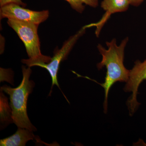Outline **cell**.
Segmentation results:
<instances>
[{
  "mask_svg": "<svg viewBox=\"0 0 146 146\" xmlns=\"http://www.w3.org/2000/svg\"><path fill=\"white\" fill-rule=\"evenodd\" d=\"M11 3L17 4L23 7H25L27 5L26 4L23 2L22 0H0L1 7L5 5H6Z\"/></svg>",
  "mask_w": 146,
  "mask_h": 146,
  "instance_id": "11",
  "label": "cell"
},
{
  "mask_svg": "<svg viewBox=\"0 0 146 146\" xmlns=\"http://www.w3.org/2000/svg\"><path fill=\"white\" fill-rule=\"evenodd\" d=\"M146 80V59L143 62L137 60L131 70H129V76L126 82L124 91L131 93L127 105L130 116H132L138 109L141 104L137 100L138 89L141 83Z\"/></svg>",
  "mask_w": 146,
  "mask_h": 146,
  "instance_id": "4",
  "label": "cell"
},
{
  "mask_svg": "<svg viewBox=\"0 0 146 146\" xmlns=\"http://www.w3.org/2000/svg\"><path fill=\"white\" fill-rule=\"evenodd\" d=\"M128 41V37H125L120 45H118L117 39L114 38L110 42L106 43L107 49L101 44H99L97 46L102 56L101 61L97 64V68L101 70L105 67L107 70L103 83H99L95 81L104 89L103 107L105 113L107 112L108 99L111 87L117 82H126L128 80L129 70L125 68L123 63L125 49Z\"/></svg>",
  "mask_w": 146,
  "mask_h": 146,
  "instance_id": "1",
  "label": "cell"
},
{
  "mask_svg": "<svg viewBox=\"0 0 146 146\" xmlns=\"http://www.w3.org/2000/svg\"><path fill=\"white\" fill-rule=\"evenodd\" d=\"M130 4L128 0H103L101 7L105 11L102 18L97 23L85 26L86 29L92 27L96 28L95 34L97 37L99 36L102 28L112 14L125 12L129 7Z\"/></svg>",
  "mask_w": 146,
  "mask_h": 146,
  "instance_id": "7",
  "label": "cell"
},
{
  "mask_svg": "<svg viewBox=\"0 0 146 146\" xmlns=\"http://www.w3.org/2000/svg\"><path fill=\"white\" fill-rule=\"evenodd\" d=\"M86 29H87L85 27H82L75 34L70 36L64 42L60 49L56 50L51 60L49 63L47 64L42 63L38 65L39 67L46 69L51 77L52 85L49 96L51 94L53 87L54 85H57L60 89L58 81L57 74L60 63L66 59L78 40L85 33Z\"/></svg>",
  "mask_w": 146,
  "mask_h": 146,
  "instance_id": "5",
  "label": "cell"
},
{
  "mask_svg": "<svg viewBox=\"0 0 146 146\" xmlns=\"http://www.w3.org/2000/svg\"><path fill=\"white\" fill-rule=\"evenodd\" d=\"M35 136L33 131L26 128H18L12 136L0 140L1 146H25L27 142L33 140Z\"/></svg>",
  "mask_w": 146,
  "mask_h": 146,
  "instance_id": "8",
  "label": "cell"
},
{
  "mask_svg": "<svg viewBox=\"0 0 146 146\" xmlns=\"http://www.w3.org/2000/svg\"><path fill=\"white\" fill-rule=\"evenodd\" d=\"M3 91L1 92V121L3 123L4 121H6L7 124L13 122L12 118V111H10V109L9 107L7 99L4 96Z\"/></svg>",
  "mask_w": 146,
  "mask_h": 146,
  "instance_id": "10",
  "label": "cell"
},
{
  "mask_svg": "<svg viewBox=\"0 0 146 146\" xmlns=\"http://www.w3.org/2000/svg\"><path fill=\"white\" fill-rule=\"evenodd\" d=\"M68 2L71 7L79 13L84 11L85 5L93 8H97L99 5V0H65Z\"/></svg>",
  "mask_w": 146,
  "mask_h": 146,
  "instance_id": "9",
  "label": "cell"
},
{
  "mask_svg": "<svg viewBox=\"0 0 146 146\" xmlns=\"http://www.w3.org/2000/svg\"><path fill=\"white\" fill-rule=\"evenodd\" d=\"M130 5L134 7H138L141 5L145 0H128Z\"/></svg>",
  "mask_w": 146,
  "mask_h": 146,
  "instance_id": "12",
  "label": "cell"
},
{
  "mask_svg": "<svg viewBox=\"0 0 146 146\" xmlns=\"http://www.w3.org/2000/svg\"><path fill=\"white\" fill-rule=\"evenodd\" d=\"M7 23L16 32L25 46L29 59H23L22 63L30 68L49 63L52 58L44 55L41 52L38 34L39 25L10 19H8Z\"/></svg>",
  "mask_w": 146,
  "mask_h": 146,
  "instance_id": "3",
  "label": "cell"
},
{
  "mask_svg": "<svg viewBox=\"0 0 146 146\" xmlns=\"http://www.w3.org/2000/svg\"><path fill=\"white\" fill-rule=\"evenodd\" d=\"M13 3L1 7V19L6 18L39 25L46 21L49 16V11L48 10L35 11Z\"/></svg>",
  "mask_w": 146,
  "mask_h": 146,
  "instance_id": "6",
  "label": "cell"
},
{
  "mask_svg": "<svg viewBox=\"0 0 146 146\" xmlns=\"http://www.w3.org/2000/svg\"><path fill=\"white\" fill-rule=\"evenodd\" d=\"M23 78L20 85L15 88L7 85L1 87V91L9 96L10 106L12 111L13 123L18 128H26L31 131H36V128L30 121L27 113V103L30 94L35 86V83L29 80L32 70L31 68L22 67Z\"/></svg>",
  "mask_w": 146,
  "mask_h": 146,
  "instance_id": "2",
  "label": "cell"
}]
</instances>
